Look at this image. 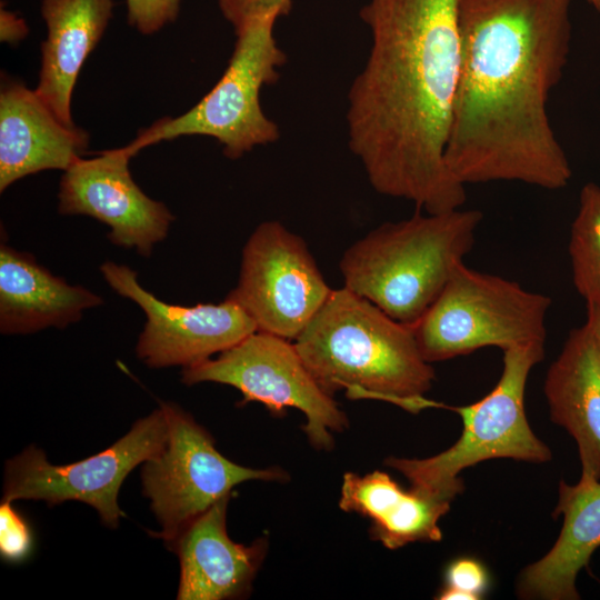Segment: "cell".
I'll return each instance as SVG.
<instances>
[{"instance_id": "obj_22", "label": "cell", "mask_w": 600, "mask_h": 600, "mask_svg": "<svg viewBox=\"0 0 600 600\" xmlns=\"http://www.w3.org/2000/svg\"><path fill=\"white\" fill-rule=\"evenodd\" d=\"M444 577V587L437 597L440 600H478L489 584L487 569L473 558L453 560Z\"/></svg>"}, {"instance_id": "obj_19", "label": "cell", "mask_w": 600, "mask_h": 600, "mask_svg": "<svg viewBox=\"0 0 600 600\" xmlns=\"http://www.w3.org/2000/svg\"><path fill=\"white\" fill-rule=\"evenodd\" d=\"M451 502L414 487L403 489L389 473L376 470L343 474L339 508L368 518L371 539L396 550L412 542L440 541L439 521Z\"/></svg>"}, {"instance_id": "obj_4", "label": "cell", "mask_w": 600, "mask_h": 600, "mask_svg": "<svg viewBox=\"0 0 600 600\" xmlns=\"http://www.w3.org/2000/svg\"><path fill=\"white\" fill-rule=\"evenodd\" d=\"M481 221L480 210L460 208L386 222L343 252V287L413 327L471 251Z\"/></svg>"}, {"instance_id": "obj_16", "label": "cell", "mask_w": 600, "mask_h": 600, "mask_svg": "<svg viewBox=\"0 0 600 600\" xmlns=\"http://www.w3.org/2000/svg\"><path fill=\"white\" fill-rule=\"evenodd\" d=\"M553 516L563 523L552 548L527 566L517 581L523 599L577 600V577L600 548V480L581 473L576 484L560 481Z\"/></svg>"}, {"instance_id": "obj_1", "label": "cell", "mask_w": 600, "mask_h": 600, "mask_svg": "<svg viewBox=\"0 0 600 600\" xmlns=\"http://www.w3.org/2000/svg\"><path fill=\"white\" fill-rule=\"evenodd\" d=\"M571 0H460L461 63L446 163L462 184L568 186L547 103L570 51Z\"/></svg>"}, {"instance_id": "obj_27", "label": "cell", "mask_w": 600, "mask_h": 600, "mask_svg": "<svg viewBox=\"0 0 600 600\" xmlns=\"http://www.w3.org/2000/svg\"><path fill=\"white\" fill-rule=\"evenodd\" d=\"M586 324L600 348V304H587Z\"/></svg>"}, {"instance_id": "obj_17", "label": "cell", "mask_w": 600, "mask_h": 600, "mask_svg": "<svg viewBox=\"0 0 600 600\" xmlns=\"http://www.w3.org/2000/svg\"><path fill=\"white\" fill-rule=\"evenodd\" d=\"M543 390L550 419L577 443L581 473L600 480V348L586 323L570 331Z\"/></svg>"}, {"instance_id": "obj_5", "label": "cell", "mask_w": 600, "mask_h": 600, "mask_svg": "<svg viewBox=\"0 0 600 600\" xmlns=\"http://www.w3.org/2000/svg\"><path fill=\"white\" fill-rule=\"evenodd\" d=\"M502 351V372L494 388L477 402L449 408L463 423L457 442L428 458L390 457L384 464L403 474L411 487L452 501L464 489L461 471L479 462L497 458L550 461L551 450L530 428L524 409L528 377L544 358V341Z\"/></svg>"}, {"instance_id": "obj_24", "label": "cell", "mask_w": 600, "mask_h": 600, "mask_svg": "<svg viewBox=\"0 0 600 600\" xmlns=\"http://www.w3.org/2000/svg\"><path fill=\"white\" fill-rule=\"evenodd\" d=\"M181 0H127L128 22L142 34H152L173 22Z\"/></svg>"}, {"instance_id": "obj_28", "label": "cell", "mask_w": 600, "mask_h": 600, "mask_svg": "<svg viewBox=\"0 0 600 600\" xmlns=\"http://www.w3.org/2000/svg\"><path fill=\"white\" fill-rule=\"evenodd\" d=\"M597 11L600 12V0H587Z\"/></svg>"}, {"instance_id": "obj_26", "label": "cell", "mask_w": 600, "mask_h": 600, "mask_svg": "<svg viewBox=\"0 0 600 600\" xmlns=\"http://www.w3.org/2000/svg\"><path fill=\"white\" fill-rule=\"evenodd\" d=\"M28 33V27L23 19L16 13L1 9L0 12V38L1 41L17 43Z\"/></svg>"}, {"instance_id": "obj_14", "label": "cell", "mask_w": 600, "mask_h": 600, "mask_svg": "<svg viewBox=\"0 0 600 600\" xmlns=\"http://www.w3.org/2000/svg\"><path fill=\"white\" fill-rule=\"evenodd\" d=\"M231 496L213 503L166 541L180 562L179 600H223L249 594L267 552V540L247 546L227 531Z\"/></svg>"}, {"instance_id": "obj_18", "label": "cell", "mask_w": 600, "mask_h": 600, "mask_svg": "<svg viewBox=\"0 0 600 600\" xmlns=\"http://www.w3.org/2000/svg\"><path fill=\"white\" fill-rule=\"evenodd\" d=\"M102 299L81 286H71L26 252L0 248V331L28 334L46 328H66Z\"/></svg>"}, {"instance_id": "obj_11", "label": "cell", "mask_w": 600, "mask_h": 600, "mask_svg": "<svg viewBox=\"0 0 600 600\" xmlns=\"http://www.w3.org/2000/svg\"><path fill=\"white\" fill-rule=\"evenodd\" d=\"M332 290L304 240L280 221L268 220L248 238L238 283L227 298L250 316L258 331L293 341Z\"/></svg>"}, {"instance_id": "obj_2", "label": "cell", "mask_w": 600, "mask_h": 600, "mask_svg": "<svg viewBox=\"0 0 600 600\" xmlns=\"http://www.w3.org/2000/svg\"><path fill=\"white\" fill-rule=\"evenodd\" d=\"M460 0H369L371 48L348 93L349 148L380 194L418 210L460 209L466 186L449 171L461 63Z\"/></svg>"}, {"instance_id": "obj_13", "label": "cell", "mask_w": 600, "mask_h": 600, "mask_svg": "<svg viewBox=\"0 0 600 600\" xmlns=\"http://www.w3.org/2000/svg\"><path fill=\"white\" fill-rule=\"evenodd\" d=\"M132 157L122 147L79 158L61 177L58 211L92 217L109 227L114 246L149 257L166 239L174 217L134 182L129 170Z\"/></svg>"}, {"instance_id": "obj_10", "label": "cell", "mask_w": 600, "mask_h": 600, "mask_svg": "<svg viewBox=\"0 0 600 600\" xmlns=\"http://www.w3.org/2000/svg\"><path fill=\"white\" fill-rule=\"evenodd\" d=\"M168 439L162 407L137 420L106 450L68 464H52L29 446L4 466L2 500H41L49 507L80 501L94 508L104 526L117 528L124 512L118 494L127 476L161 452Z\"/></svg>"}, {"instance_id": "obj_15", "label": "cell", "mask_w": 600, "mask_h": 600, "mask_svg": "<svg viewBox=\"0 0 600 600\" xmlns=\"http://www.w3.org/2000/svg\"><path fill=\"white\" fill-rule=\"evenodd\" d=\"M88 133L61 122L34 90L6 81L0 92V191L29 174L66 171L88 147Z\"/></svg>"}, {"instance_id": "obj_21", "label": "cell", "mask_w": 600, "mask_h": 600, "mask_svg": "<svg viewBox=\"0 0 600 600\" xmlns=\"http://www.w3.org/2000/svg\"><path fill=\"white\" fill-rule=\"evenodd\" d=\"M569 254L573 284L587 304H600V186L584 184L571 226Z\"/></svg>"}, {"instance_id": "obj_8", "label": "cell", "mask_w": 600, "mask_h": 600, "mask_svg": "<svg viewBox=\"0 0 600 600\" xmlns=\"http://www.w3.org/2000/svg\"><path fill=\"white\" fill-rule=\"evenodd\" d=\"M186 384L217 382L242 394L241 404L262 403L272 414L300 410L303 431L318 450H331L333 432L348 428L346 413L316 381L292 340L256 331L233 347L202 362L182 368Z\"/></svg>"}, {"instance_id": "obj_25", "label": "cell", "mask_w": 600, "mask_h": 600, "mask_svg": "<svg viewBox=\"0 0 600 600\" xmlns=\"http://www.w3.org/2000/svg\"><path fill=\"white\" fill-rule=\"evenodd\" d=\"M218 4L231 23L267 12H277L281 17L291 9V0H218Z\"/></svg>"}, {"instance_id": "obj_9", "label": "cell", "mask_w": 600, "mask_h": 600, "mask_svg": "<svg viewBox=\"0 0 600 600\" xmlns=\"http://www.w3.org/2000/svg\"><path fill=\"white\" fill-rule=\"evenodd\" d=\"M161 407L168 439L161 452L144 462L141 480L142 492L161 527L154 536L163 542L213 503L231 496L242 482L289 480L281 468L252 469L229 460L191 414L174 403Z\"/></svg>"}, {"instance_id": "obj_12", "label": "cell", "mask_w": 600, "mask_h": 600, "mask_svg": "<svg viewBox=\"0 0 600 600\" xmlns=\"http://www.w3.org/2000/svg\"><path fill=\"white\" fill-rule=\"evenodd\" d=\"M108 284L136 302L146 314L136 351L148 367H189L233 347L258 331L254 321L234 301L177 306L146 290L137 272L107 261L100 267Z\"/></svg>"}, {"instance_id": "obj_6", "label": "cell", "mask_w": 600, "mask_h": 600, "mask_svg": "<svg viewBox=\"0 0 600 600\" xmlns=\"http://www.w3.org/2000/svg\"><path fill=\"white\" fill-rule=\"evenodd\" d=\"M276 12L251 16L233 23L236 43L228 67L214 87L190 110L163 118L142 129L126 149H141L181 136H208L218 140L223 153L238 159L257 146L279 139V128L260 106V90L279 79L278 67L287 57L278 47L273 27Z\"/></svg>"}, {"instance_id": "obj_20", "label": "cell", "mask_w": 600, "mask_h": 600, "mask_svg": "<svg viewBox=\"0 0 600 600\" xmlns=\"http://www.w3.org/2000/svg\"><path fill=\"white\" fill-rule=\"evenodd\" d=\"M112 9V0H43L41 3L47 38L41 43V68L34 91L67 126H76L70 104L79 71L101 39Z\"/></svg>"}, {"instance_id": "obj_23", "label": "cell", "mask_w": 600, "mask_h": 600, "mask_svg": "<svg viewBox=\"0 0 600 600\" xmlns=\"http://www.w3.org/2000/svg\"><path fill=\"white\" fill-rule=\"evenodd\" d=\"M1 500L0 504V553L10 562L24 560L32 549V531L26 519L12 506Z\"/></svg>"}, {"instance_id": "obj_3", "label": "cell", "mask_w": 600, "mask_h": 600, "mask_svg": "<svg viewBox=\"0 0 600 600\" xmlns=\"http://www.w3.org/2000/svg\"><path fill=\"white\" fill-rule=\"evenodd\" d=\"M308 370L330 396L376 399L418 412L446 407L424 398L436 379L412 327L342 287L293 340Z\"/></svg>"}, {"instance_id": "obj_7", "label": "cell", "mask_w": 600, "mask_h": 600, "mask_svg": "<svg viewBox=\"0 0 600 600\" xmlns=\"http://www.w3.org/2000/svg\"><path fill=\"white\" fill-rule=\"evenodd\" d=\"M550 306L547 294L461 262L412 329L422 356L432 363L484 347L504 350L544 341Z\"/></svg>"}]
</instances>
